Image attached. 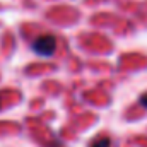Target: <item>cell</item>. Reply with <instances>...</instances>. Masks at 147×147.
<instances>
[{"label": "cell", "instance_id": "cell-1", "mask_svg": "<svg viewBox=\"0 0 147 147\" xmlns=\"http://www.w3.org/2000/svg\"><path fill=\"white\" fill-rule=\"evenodd\" d=\"M55 48H57V39L53 36H48V34L39 36L38 39H34V43H33L34 53L41 55V57H50V55H53V53H55Z\"/></svg>", "mask_w": 147, "mask_h": 147}, {"label": "cell", "instance_id": "cell-2", "mask_svg": "<svg viewBox=\"0 0 147 147\" xmlns=\"http://www.w3.org/2000/svg\"><path fill=\"white\" fill-rule=\"evenodd\" d=\"M91 147H111V142H110V139H99L98 142H94Z\"/></svg>", "mask_w": 147, "mask_h": 147}, {"label": "cell", "instance_id": "cell-3", "mask_svg": "<svg viewBox=\"0 0 147 147\" xmlns=\"http://www.w3.org/2000/svg\"><path fill=\"white\" fill-rule=\"evenodd\" d=\"M140 103H142V105H144V106L147 108V94H144V96L140 98Z\"/></svg>", "mask_w": 147, "mask_h": 147}]
</instances>
